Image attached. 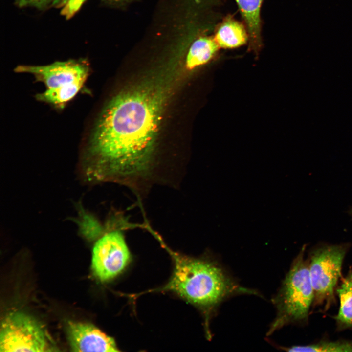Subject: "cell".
<instances>
[{
    "label": "cell",
    "mask_w": 352,
    "mask_h": 352,
    "mask_svg": "<svg viewBox=\"0 0 352 352\" xmlns=\"http://www.w3.org/2000/svg\"><path fill=\"white\" fill-rule=\"evenodd\" d=\"M19 7H33L40 10L47 8L53 0H14Z\"/></svg>",
    "instance_id": "17"
},
{
    "label": "cell",
    "mask_w": 352,
    "mask_h": 352,
    "mask_svg": "<svg viewBox=\"0 0 352 352\" xmlns=\"http://www.w3.org/2000/svg\"><path fill=\"white\" fill-rule=\"evenodd\" d=\"M19 73L32 74L37 81L43 82L46 89L63 87L73 82L86 81L89 66L83 60L58 61L47 65H22L15 68Z\"/></svg>",
    "instance_id": "7"
},
{
    "label": "cell",
    "mask_w": 352,
    "mask_h": 352,
    "mask_svg": "<svg viewBox=\"0 0 352 352\" xmlns=\"http://www.w3.org/2000/svg\"><path fill=\"white\" fill-rule=\"evenodd\" d=\"M287 352H352V340L322 339L306 345L279 347Z\"/></svg>",
    "instance_id": "14"
},
{
    "label": "cell",
    "mask_w": 352,
    "mask_h": 352,
    "mask_svg": "<svg viewBox=\"0 0 352 352\" xmlns=\"http://www.w3.org/2000/svg\"><path fill=\"white\" fill-rule=\"evenodd\" d=\"M341 280L340 285L336 289L339 308L337 314L333 316L337 331L352 330V269Z\"/></svg>",
    "instance_id": "9"
},
{
    "label": "cell",
    "mask_w": 352,
    "mask_h": 352,
    "mask_svg": "<svg viewBox=\"0 0 352 352\" xmlns=\"http://www.w3.org/2000/svg\"><path fill=\"white\" fill-rule=\"evenodd\" d=\"M117 215L107 223L104 233L95 243L92 256L91 268L100 281L113 279L127 266L131 254L125 241L123 230L137 227Z\"/></svg>",
    "instance_id": "5"
},
{
    "label": "cell",
    "mask_w": 352,
    "mask_h": 352,
    "mask_svg": "<svg viewBox=\"0 0 352 352\" xmlns=\"http://www.w3.org/2000/svg\"><path fill=\"white\" fill-rule=\"evenodd\" d=\"M214 38L220 47L233 48L246 44L249 35L242 23L228 18L220 26Z\"/></svg>",
    "instance_id": "11"
},
{
    "label": "cell",
    "mask_w": 352,
    "mask_h": 352,
    "mask_svg": "<svg viewBox=\"0 0 352 352\" xmlns=\"http://www.w3.org/2000/svg\"></svg>",
    "instance_id": "19"
},
{
    "label": "cell",
    "mask_w": 352,
    "mask_h": 352,
    "mask_svg": "<svg viewBox=\"0 0 352 352\" xmlns=\"http://www.w3.org/2000/svg\"><path fill=\"white\" fill-rule=\"evenodd\" d=\"M152 235L174 263L171 279L159 290L172 291L201 308L206 314L207 326L217 307L227 298L239 294H258L238 285L218 263L179 254L169 248L157 232L154 231Z\"/></svg>",
    "instance_id": "2"
},
{
    "label": "cell",
    "mask_w": 352,
    "mask_h": 352,
    "mask_svg": "<svg viewBox=\"0 0 352 352\" xmlns=\"http://www.w3.org/2000/svg\"><path fill=\"white\" fill-rule=\"evenodd\" d=\"M306 245L293 259L278 293L272 299L277 314L267 332L270 335L289 324L306 325L312 307L314 292L309 271Z\"/></svg>",
    "instance_id": "3"
},
{
    "label": "cell",
    "mask_w": 352,
    "mask_h": 352,
    "mask_svg": "<svg viewBox=\"0 0 352 352\" xmlns=\"http://www.w3.org/2000/svg\"><path fill=\"white\" fill-rule=\"evenodd\" d=\"M80 228L82 234L87 239L94 240L100 237L105 232L103 227L92 216L82 212Z\"/></svg>",
    "instance_id": "15"
},
{
    "label": "cell",
    "mask_w": 352,
    "mask_h": 352,
    "mask_svg": "<svg viewBox=\"0 0 352 352\" xmlns=\"http://www.w3.org/2000/svg\"><path fill=\"white\" fill-rule=\"evenodd\" d=\"M164 98L163 88L151 83L118 94L108 103L83 157L88 180L124 185L141 199L154 185L175 184L154 157Z\"/></svg>",
    "instance_id": "1"
},
{
    "label": "cell",
    "mask_w": 352,
    "mask_h": 352,
    "mask_svg": "<svg viewBox=\"0 0 352 352\" xmlns=\"http://www.w3.org/2000/svg\"><path fill=\"white\" fill-rule=\"evenodd\" d=\"M67 338L71 350L75 352H117L114 339L91 324L68 321Z\"/></svg>",
    "instance_id": "8"
},
{
    "label": "cell",
    "mask_w": 352,
    "mask_h": 352,
    "mask_svg": "<svg viewBox=\"0 0 352 352\" xmlns=\"http://www.w3.org/2000/svg\"><path fill=\"white\" fill-rule=\"evenodd\" d=\"M220 46L215 38L201 37L191 46L186 59L187 69L192 70L208 62L215 55Z\"/></svg>",
    "instance_id": "12"
},
{
    "label": "cell",
    "mask_w": 352,
    "mask_h": 352,
    "mask_svg": "<svg viewBox=\"0 0 352 352\" xmlns=\"http://www.w3.org/2000/svg\"><path fill=\"white\" fill-rule=\"evenodd\" d=\"M53 349L43 326L21 312L8 314L1 323L0 352H47Z\"/></svg>",
    "instance_id": "6"
},
{
    "label": "cell",
    "mask_w": 352,
    "mask_h": 352,
    "mask_svg": "<svg viewBox=\"0 0 352 352\" xmlns=\"http://www.w3.org/2000/svg\"><path fill=\"white\" fill-rule=\"evenodd\" d=\"M87 0H67L64 7L61 11L62 14L66 19L72 17L81 8Z\"/></svg>",
    "instance_id": "16"
},
{
    "label": "cell",
    "mask_w": 352,
    "mask_h": 352,
    "mask_svg": "<svg viewBox=\"0 0 352 352\" xmlns=\"http://www.w3.org/2000/svg\"><path fill=\"white\" fill-rule=\"evenodd\" d=\"M86 81H76L65 86L46 89L36 95V99L57 107H63L74 98L81 89Z\"/></svg>",
    "instance_id": "13"
},
{
    "label": "cell",
    "mask_w": 352,
    "mask_h": 352,
    "mask_svg": "<svg viewBox=\"0 0 352 352\" xmlns=\"http://www.w3.org/2000/svg\"><path fill=\"white\" fill-rule=\"evenodd\" d=\"M350 215L352 216V208L350 210Z\"/></svg>",
    "instance_id": "18"
},
{
    "label": "cell",
    "mask_w": 352,
    "mask_h": 352,
    "mask_svg": "<svg viewBox=\"0 0 352 352\" xmlns=\"http://www.w3.org/2000/svg\"><path fill=\"white\" fill-rule=\"evenodd\" d=\"M350 243L320 244L308 254L309 271L314 292L312 308L328 310L336 303L335 293L342 276L345 257Z\"/></svg>",
    "instance_id": "4"
},
{
    "label": "cell",
    "mask_w": 352,
    "mask_h": 352,
    "mask_svg": "<svg viewBox=\"0 0 352 352\" xmlns=\"http://www.w3.org/2000/svg\"><path fill=\"white\" fill-rule=\"evenodd\" d=\"M246 24L250 44L254 49L261 45L260 9L263 0H235Z\"/></svg>",
    "instance_id": "10"
}]
</instances>
